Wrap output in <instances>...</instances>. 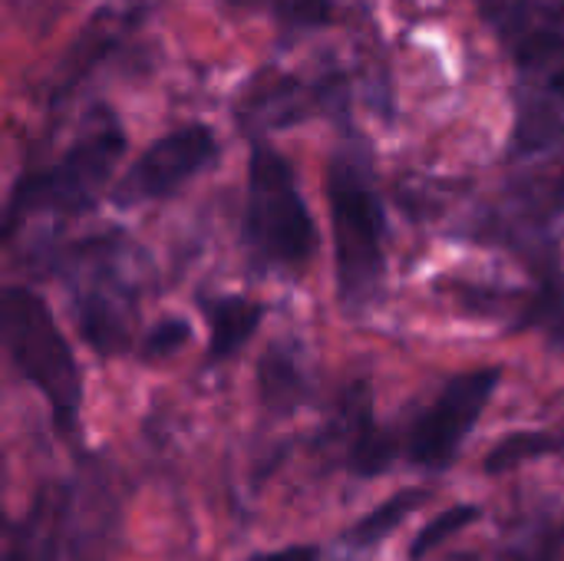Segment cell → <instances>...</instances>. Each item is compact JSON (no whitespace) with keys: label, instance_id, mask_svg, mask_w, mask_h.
Listing matches in <instances>:
<instances>
[{"label":"cell","instance_id":"obj_2","mask_svg":"<svg viewBox=\"0 0 564 561\" xmlns=\"http://www.w3.org/2000/svg\"><path fill=\"white\" fill-rule=\"evenodd\" d=\"M126 155V129L109 106H96L69 149L43 169L23 172L3 208V238L10 241L17 225L36 215H83L89 212L119 159Z\"/></svg>","mask_w":564,"mask_h":561},{"label":"cell","instance_id":"obj_3","mask_svg":"<svg viewBox=\"0 0 564 561\" xmlns=\"http://www.w3.org/2000/svg\"><path fill=\"white\" fill-rule=\"evenodd\" d=\"M126 258L129 245L119 231L76 238L43 255V265L69 288V308L83 341L102 357L122 354L135 327L139 294L126 278Z\"/></svg>","mask_w":564,"mask_h":561},{"label":"cell","instance_id":"obj_12","mask_svg":"<svg viewBox=\"0 0 564 561\" xmlns=\"http://www.w3.org/2000/svg\"><path fill=\"white\" fill-rule=\"evenodd\" d=\"M344 413V463L354 476H383L403 453V443L373 420V403L367 384H354L340 403Z\"/></svg>","mask_w":564,"mask_h":561},{"label":"cell","instance_id":"obj_9","mask_svg":"<svg viewBox=\"0 0 564 561\" xmlns=\"http://www.w3.org/2000/svg\"><path fill=\"white\" fill-rule=\"evenodd\" d=\"M476 10L522 73L564 63V0H476Z\"/></svg>","mask_w":564,"mask_h":561},{"label":"cell","instance_id":"obj_4","mask_svg":"<svg viewBox=\"0 0 564 561\" xmlns=\"http://www.w3.org/2000/svg\"><path fill=\"white\" fill-rule=\"evenodd\" d=\"M241 245L251 265L268 274H304L317 251V225L294 169L261 139H254L248 159Z\"/></svg>","mask_w":564,"mask_h":561},{"label":"cell","instance_id":"obj_14","mask_svg":"<svg viewBox=\"0 0 564 561\" xmlns=\"http://www.w3.org/2000/svg\"><path fill=\"white\" fill-rule=\"evenodd\" d=\"M198 308L208 321V360L225 364L261 327L264 304L241 294H198Z\"/></svg>","mask_w":564,"mask_h":561},{"label":"cell","instance_id":"obj_7","mask_svg":"<svg viewBox=\"0 0 564 561\" xmlns=\"http://www.w3.org/2000/svg\"><path fill=\"white\" fill-rule=\"evenodd\" d=\"M499 380H502L499 367H482L453 377L443 387V393L410 423L403 436V456L416 470H430V473L446 470L459 456L479 417L486 413Z\"/></svg>","mask_w":564,"mask_h":561},{"label":"cell","instance_id":"obj_15","mask_svg":"<svg viewBox=\"0 0 564 561\" xmlns=\"http://www.w3.org/2000/svg\"><path fill=\"white\" fill-rule=\"evenodd\" d=\"M258 387H261V403L274 417L294 413L307 400V377L301 370V360L294 347L288 344H271L258 364Z\"/></svg>","mask_w":564,"mask_h":561},{"label":"cell","instance_id":"obj_13","mask_svg":"<svg viewBox=\"0 0 564 561\" xmlns=\"http://www.w3.org/2000/svg\"><path fill=\"white\" fill-rule=\"evenodd\" d=\"M564 145V103L545 89H522L516 103V122L509 136V162H535Z\"/></svg>","mask_w":564,"mask_h":561},{"label":"cell","instance_id":"obj_17","mask_svg":"<svg viewBox=\"0 0 564 561\" xmlns=\"http://www.w3.org/2000/svg\"><path fill=\"white\" fill-rule=\"evenodd\" d=\"M564 450V436L558 433H549V430H525V433H509L506 440H499L482 470L489 476H499V473H509V470H519L522 463H532V460H542V456H555Z\"/></svg>","mask_w":564,"mask_h":561},{"label":"cell","instance_id":"obj_1","mask_svg":"<svg viewBox=\"0 0 564 561\" xmlns=\"http://www.w3.org/2000/svg\"><path fill=\"white\" fill-rule=\"evenodd\" d=\"M337 298L347 311H367L387 281V208L364 145H344L327 165Z\"/></svg>","mask_w":564,"mask_h":561},{"label":"cell","instance_id":"obj_10","mask_svg":"<svg viewBox=\"0 0 564 561\" xmlns=\"http://www.w3.org/2000/svg\"><path fill=\"white\" fill-rule=\"evenodd\" d=\"M334 89L337 86H330V83L307 86L304 79H297L291 73L261 69L241 89V96L235 103V119L245 126V132L261 139L271 129L297 126V122L311 119L314 112H321V106H330Z\"/></svg>","mask_w":564,"mask_h":561},{"label":"cell","instance_id":"obj_8","mask_svg":"<svg viewBox=\"0 0 564 561\" xmlns=\"http://www.w3.org/2000/svg\"><path fill=\"white\" fill-rule=\"evenodd\" d=\"M218 159V136L202 126L188 122L162 139H155L116 182L112 202L119 208L145 205V202H162L175 195L182 185H188L198 172H205Z\"/></svg>","mask_w":564,"mask_h":561},{"label":"cell","instance_id":"obj_19","mask_svg":"<svg viewBox=\"0 0 564 561\" xmlns=\"http://www.w3.org/2000/svg\"><path fill=\"white\" fill-rule=\"evenodd\" d=\"M288 30H314L330 20V0H254Z\"/></svg>","mask_w":564,"mask_h":561},{"label":"cell","instance_id":"obj_11","mask_svg":"<svg viewBox=\"0 0 564 561\" xmlns=\"http://www.w3.org/2000/svg\"><path fill=\"white\" fill-rule=\"evenodd\" d=\"M76 493L46 486L30 513L7 532V561H66L76 555Z\"/></svg>","mask_w":564,"mask_h":561},{"label":"cell","instance_id":"obj_5","mask_svg":"<svg viewBox=\"0 0 564 561\" xmlns=\"http://www.w3.org/2000/svg\"><path fill=\"white\" fill-rule=\"evenodd\" d=\"M0 337L20 377L50 403L56 427L73 433L83 407V377L46 301L30 288H7L0 301Z\"/></svg>","mask_w":564,"mask_h":561},{"label":"cell","instance_id":"obj_20","mask_svg":"<svg viewBox=\"0 0 564 561\" xmlns=\"http://www.w3.org/2000/svg\"><path fill=\"white\" fill-rule=\"evenodd\" d=\"M188 324L182 321V317H165V321H159L149 334H145V341H142V357L145 360H162V357H172L178 347H185V341H188Z\"/></svg>","mask_w":564,"mask_h":561},{"label":"cell","instance_id":"obj_6","mask_svg":"<svg viewBox=\"0 0 564 561\" xmlns=\"http://www.w3.org/2000/svg\"><path fill=\"white\" fill-rule=\"evenodd\" d=\"M564 218V145L552 162H529L499 198L469 218L466 235L482 245H499L512 251L525 268L558 248V222Z\"/></svg>","mask_w":564,"mask_h":561},{"label":"cell","instance_id":"obj_21","mask_svg":"<svg viewBox=\"0 0 564 561\" xmlns=\"http://www.w3.org/2000/svg\"><path fill=\"white\" fill-rule=\"evenodd\" d=\"M248 561H321V552L314 546H288V549H278V552H261Z\"/></svg>","mask_w":564,"mask_h":561},{"label":"cell","instance_id":"obj_18","mask_svg":"<svg viewBox=\"0 0 564 561\" xmlns=\"http://www.w3.org/2000/svg\"><path fill=\"white\" fill-rule=\"evenodd\" d=\"M482 516V509L479 506H453L449 513H443V516H436L416 539H413V546H410V559L420 561L423 555H430L433 549H440L443 542H449L453 536H459L463 529H469L476 519Z\"/></svg>","mask_w":564,"mask_h":561},{"label":"cell","instance_id":"obj_22","mask_svg":"<svg viewBox=\"0 0 564 561\" xmlns=\"http://www.w3.org/2000/svg\"><path fill=\"white\" fill-rule=\"evenodd\" d=\"M545 86H549V89H552V93H555V96L564 103V63L555 69V73H552V76H549V83H545Z\"/></svg>","mask_w":564,"mask_h":561},{"label":"cell","instance_id":"obj_16","mask_svg":"<svg viewBox=\"0 0 564 561\" xmlns=\"http://www.w3.org/2000/svg\"><path fill=\"white\" fill-rule=\"evenodd\" d=\"M430 503V489L423 486H413V489H403L397 496H390L383 506H377L373 513H367L357 526H350L344 532V546L354 549V552H364V549H373L377 542H383L397 526L406 522L410 513H416L420 506Z\"/></svg>","mask_w":564,"mask_h":561}]
</instances>
